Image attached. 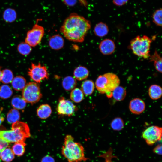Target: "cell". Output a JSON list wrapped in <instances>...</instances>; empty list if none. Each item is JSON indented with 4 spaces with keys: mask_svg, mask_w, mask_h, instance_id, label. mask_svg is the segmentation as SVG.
<instances>
[{
    "mask_svg": "<svg viewBox=\"0 0 162 162\" xmlns=\"http://www.w3.org/2000/svg\"><path fill=\"white\" fill-rule=\"evenodd\" d=\"M91 28L89 21L76 14L73 13L65 20L60 31L69 40L81 43L84 41Z\"/></svg>",
    "mask_w": 162,
    "mask_h": 162,
    "instance_id": "obj_1",
    "label": "cell"
},
{
    "mask_svg": "<svg viewBox=\"0 0 162 162\" xmlns=\"http://www.w3.org/2000/svg\"><path fill=\"white\" fill-rule=\"evenodd\" d=\"M61 152L68 162H81L88 160L85 156L83 146L80 142L75 141L70 135L65 136Z\"/></svg>",
    "mask_w": 162,
    "mask_h": 162,
    "instance_id": "obj_2",
    "label": "cell"
},
{
    "mask_svg": "<svg viewBox=\"0 0 162 162\" xmlns=\"http://www.w3.org/2000/svg\"><path fill=\"white\" fill-rule=\"evenodd\" d=\"M30 136V129L26 123L17 121L13 123L12 130H0V139L9 143L25 142Z\"/></svg>",
    "mask_w": 162,
    "mask_h": 162,
    "instance_id": "obj_3",
    "label": "cell"
},
{
    "mask_svg": "<svg viewBox=\"0 0 162 162\" xmlns=\"http://www.w3.org/2000/svg\"><path fill=\"white\" fill-rule=\"evenodd\" d=\"M120 83L118 76L112 72L100 75L96 80L95 85L98 91L101 94H106L109 97L112 95V92Z\"/></svg>",
    "mask_w": 162,
    "mask_h": 162,
    "instance_id": "obj_4",
    "label": "cell"
},
{
    "mask_svg": "<svg viewBox=\"0 0 162 162\" xmlns=\"http://www.w3.org/2000/svg\"><path fill=\"white\" fill-rule=\"evenodd\" d=\"M152 39L148 36L138 35L132 39L129 47L135 55L144 59H148Z\"/></svg>",
    "mask_w": 162,
    "mask_h": 162,
    "instance_id": "obj_5",
    "label": "cell"
},
{
    "mask_svg": "<svg viewBox=\"0 0 162 162\" xmlns=\"http://www.w3.org/2000/svg\"><path fill=\"white\" fill-rule=\"evenodd\" d=\"M22 94V97L26 102L31 104L38 102L42 97L39 85L34 82L26 84Z\"/></svg>",
    "mask_w": 162,
    "mask_h": 162,
    "instance_id": "obj_6",
    "label": "cell"
},
{
    "mask_svg": "<svg viewBox=\"0 0 162 162\" xmlns=\"http://www.w3.org/2000/svg\"><path fill=\"white\" fill-rule=\"evenodd\" d=\"M38 20L32 28L28 31L25 42L31 47H34L40 42L44 34V29L38 23Z\"/></svg>",
    "mask_w": 162,
    "mask_h": 162,
    "instance_id": "obj_7",
    "label": "cell"
},
{
    "mask_svg": "<svg viewBox=\"0 0 162 162\" xmlns=\"http://www.w3.org/2000/svg\"><path fill=\"white\" fill-rule=\"evenodd\" d=\"M28 75L30 78L37 83H40L42 80L49 79V75L47 68L40 63L36 64L33 63L31 67L28 69Z\"/></svg>",
    "mask_w": 162,
    "mask_h": 162,
    "instance_id": "obj_8",
    "label": "cell"
},
{
    "mask_svg": "<svg viewBox=\"0 0 162 162\" xmlns=\"http://www.w3.org/2000/svg\"><path fill=\"white\" fill-rule=\"evenodd\" d=\"M162 128L157 126L148 127L142 132V136L147 144L152 146L161 140Z\"/></svg>",
    "mask_w": 162,
    "mask_h": 162,
    "instance_id": "obj_9",
    "label": "cell"
},
{
    "mask_svg": "<svg viewBox=\"0 0 162 162\" xmlns=\"http://www.w3.org/2000/svg\"><path fill=\"white\" fill-rule=\"evenodd\" d=\"M77 108L70 100L60 97L57 107L58 114L61 116H70L77 110Z\"/></svg>",
    "mask_w": 162,
    "mask_h": 162,
    "instance_id": "obj_10",
    "label": "cell"
},
{
    "mask_svg": "<svg viewBox=\"0 0 162 162\" xmlns=\"http://www.w3.org/2000/svg\"><path fill=\"white\" fill-rule=\"evenodd\" d=\"M101 53L104 55L112 54L115 52L116 46L114 42L112 40L106 38L102 40L99 46Z\"/></svg>",
    "mask_w": 162,
    "mask_h": 162,
    "instance_id": "obj_11",
    "label": "cell"
},
{
    "mask_svg": "<svg viewBox=\"0 0 162 162\" xmlns=\"http://www.w3.org/2000/svg\"><path fill=\"white\" fill-rule=\"evenodd\" d=\"M129 108L130 111L133 113L139 115L144 111L146 108V104L142 99L135 98L130 100L129 104Z\"/></svg>",
    "mask_w": 162,
    "mask_h": 162,
    "instance_id": "obj_12",
    "label": "cell"
},
{
    "mask_svg": "<svg viewBox=\"0 0 162 162\" xmlns=\"http://www.w3.org/2000/svg\"><path fill=\"white\" fill-rule=\"evenodd\" d=\"M64 38L59 34H56L51 37L49 39V44L52 49L58 50L62 49L64 45Z\"/></svg>",
    "mask_w": 162,
    "mask_h": 162,
    "instance_id": "obj_13",
    "label": "cell"
},
{
    "mask_svg": "<svg viewBox=\"0 0 162 162\" xmlns=\"http://www.w3.org/2000/svg\"><path fill=\"white\" fill-rule=\"evenodd\" d=\"M52 112L51 107L47 104L41 105L38 108L37 110L38 116L42 119L47 118L50 116Z\"/></svg>",
    "mask_w": 162,
    "mask_h": 162,
    "instance_id": "obj_14",
    "label": "cell"
},
{
    "mask_svg": "<svg viewBox=\"0 0 162 162\" xmlns=\"http://www.w3.org/2000/svg\"><path fill=\"white\" fill-rule=\"evenodd\" d=\"M89 72L85 67L79 66L76 68L74 72V75L75 79L82 81L86 79L88 76Z\"/></svg>",
    "mask_w": 162,
    "mask_h": 162,
    "instance_id": "obj_15",
    "label": "cell"
},
{
    "mask_svg": "<svg viewBox=\"0 0 162 162\" xmlns=\"http://www.w3.org/2000/svg\"><path fill=\"white\" fill-rule=\"evenodd\" d=\"M94 31L96 36L102 37L108 34L109 32V28L106 23L101 22L96 25L94 27Z\"/></svg>",
    "mask_w": 162,
    "mask_h": 162,
    "instance_id": "obj_16",
    "label": "cell"
},
{
    "mask_svg": "<svg viewBox=\"0 0 162 162\" xmlns=\"http://www.w3.org/2000/svg\"><path fill=\"white\" fill-rule=\"evenodd\" d=\"M148 59L150 62H153L154 65L156 70L161 73L162 72V58L156 50L152 55H151Z\"/></svg>",
    "mask_w": 162,
    "mask_h": 162,
    "instance_id": "obj_17",
    "label": "cell"
},
{
    "mask_svg": "<svg viewBox=\"0 0 162 162\" xmlns=\"http://www.w3.org/2000/svg\"><path fill=\"white\" fill-rule=\"evenodd\" d=\"M148 94L151 99L154 100L158 99L160 98L162 96L161 88L157 85H152L148 89Z\"/></svg>",
    "mask_w": 162,
    "mask_h": 162,
    "instance_id": "obj_18",
    "label": "cell"
},
{
    "mask_svg": "<svg viewBox=\"0 0 162 162\" xmlns=\"http://www.w3.org/2000/svg\"><path fill=\"white\" fill-rule=\"evenodd\" d=\"M11 84L13 88L18 91L23 90L26 85V80L23 76H17L13 78Z\"/></svg>",
    "mask_w": 162,
    "mask_h": 162,
    "instance_id": "obj_19",
    "label": "cell"
},
{
    "mask_svg": "<svg viewBox=\"0 0 162 162\" xmlns=\"http://www.w3.org/2000/svg\"><path fill=\"white\" fill-rule=\"evenodd\" d=\"M62 84L65 90L70 91L76 87L77 85V82L74 78L70 76H68L63 79Z\"/></svg>",
    "mask_w": 162,
    "mask_h": 162,
    "instance_id": "obj_20",
    "label": "cell"
},
{
    "mask_svg": "<svg viewBox=\"0 0 162 162\" xmlns=\"http://www.w3.org/2000/svg\"><path fill=\"white\" fill-rule=\"evenodd\" d=\"M82 91L86 96L91 95L93 92L95 85L92 80H88L84 81L81 85Z\"/></svg>",
    "mask_w": 162,
    "mask_h": 162,
    "instance_id": "obj_21",
    "label": "cell"
},
{
    "mask_svg": "<svg viewBox=\"0 0 162 162\" xmlns=\"http://www.w3.org/2000/svg\"><path fill=\"white\" fill-rule=\"evenodd\" d=\"M26 103L22 97L20 95L14 96L11 101L12 106L14 109L17 110L24 109L26 106Z\"/></svg>",
    "mask_w": 162,
    "mask_h": 162,
    "instance_id": "obj_22",
    "label": "cell"
},
{
    "mask_svg": "<svg viewBox=\"0 0 162 162\" xmlns=\"http://www.w3.org/2000/svg\"><path fill=\"white\" fill-rule=\"evenodd\" d=\"M126 95V91L123 87L118 86L112 92V96L117 101H121L124 100Z\"/></svg>",
    "mask_w": 162,
    "mask_h": 162,
    "instance_id": "obj_23",
    "label": "cell"
},
{
    "mask_svg": "<svg viewBox=\"0 0 162 162\" xmlns=\"http://www.w3.org/2000/svg\"><path fill=\"white\" fill-rule=\"evenodd\" d=\"M3 17L4 20L8 23H11L15 20L17 14L15 10L11 8H8L4 12Z\"/></svg>",
    "mask_w": 162,
    "mask_h": 162,
    "instance_id": "obj_24",
    "label": "cell"
},
{
    "mask_svg": "<svg viewBox=\"0 0 162 162\" xmlns=\"http://www.w3.org/2000/svg\"><path fill=\"white\" fill-rule=\"evenodd\" d=\"M25 142H15L12 147V150L14 155L18 156L23 155L25 151Z\"/></svg>",
    "mask_w": 162,
    "mask_h": 162,
    "instance_id": "obj_25",
    "label": "cell"
},
{
    "mask_svg": "<svg viewBox=\"0 0 162 162\" xmlns=\"http://www.w3.org/2000/svg\"><path fill=\"white\" fill-rule=\"evenodd\" d=\"M14 158V154L11 149L8 147L3 149L1 152L0 158L4 162H10Z\"/></svg>",
    "mask_w": 162,
    "mask_h": 162,
    "instance_id": "obj_26",
    "label": "cell"
},
{
    "mask_svg": "<svg viewBox=\"0 0 162 162\" xmlns=\"http://www.w3.org/2000/svg\"><path fill=\"white\" fill-rule=\"evenodd\" d=\"M20 118V113L15 109H11L9 110L7 115V120L10 124H13L18 121Z\"/></svg>",
    "mask_w": 162,
    "mask_h": 162,
    "instance_id": "obj_27",
    "label": "cell"
},
{
    "mask_svg": "<svg viewBox=\"0 0 162 162\" xmlns=\"http://www.w3.org/2000/svg\"><path fill=\"white\" fill-rule=\"evenodd\" d=\"M84 98V94L82 91L77 88L72 91L70 94L71 99L75 102L78 103L81 102Z\"/></svg>",
    "mask_w": 162,
    "mask_h": 162,
    "instance_id": "obj_28",
    "label": "cell"
},
{
    "mask_svg": "<svg viewBox=\"0 0 162 162\" xmlns=\"http://www.w3.org/2000/svg\"><path fill=\"white\" fill-rule=\"evenodd\" d=\"M2 74L1 81L4 84H8L11 82L13 78L14 75L12 71L8 69L2 71Z\"/></svg>",
    "mask_w": 162,
    "mask_h": 162,
    "instance_id": "obj_29",
    "label": "cell"
},
{
    "mask_svg": "<svg viewBox=\"0 0 162 162\" xmlns=\"http://www.w3.org/2000/svg\"><path fill=\"white\" fill-rule=\"evenodd\" d=\"M110 126L114 130H121L124 128V121L120 117H116L110 123Z\"/></svg>",
    "mask_w": 162,
    "mask_h": 162,
    "instance_id": "obj_30",
    "label": "cell"
},
{
    "mask_svg": "<svg viewBox=\"0 0 162 162\" xmlns=\"http://www.w3.org/2000/svg\"><path fill=\"white\" fill-rule=\"evenodd\" d=\"M13 94L11 88L7 85H3L0 87V98L6 99L10 97Z\"/></svg>",
    "mask_w": 162,
    "mask_h": 162,
    "instance_id": "obj_31",
    "label": "cell"
},
{
    "mask_svg": "<svg viewBox=\"0 0 162 162\" xmlns=\"http://www.w3.org/2000/svg\"><path fill=\"white\" fill-rule=\"evenodd\" d=\"M17 50L21 54L27 56L30 53L32 50V48L29 45L25 42H21L18 45Z\"/></svg>",
    "mask_w": 162,
    "mask_h": 162,
    "instance_id": "obj_32",
    "label": "cell"
},
{
    "mask_svg": "<svg viewBox=\"0 0 162 162\" xmlns=\"http://www.w3.org/2000/svg\"><path fill=\"white\" fill-rule=\"evenodd\" d=\"M152 21L157 26H161L162 23V10L160 8L155 11L152 15Z\"/></svg>",
    "mask_w": 162,
    "mask_h": 162,
    "instance_id": "obj_33",
    "label": "cell"
},
{
    "mask_svg": "<svg viewBox=\"0 0 162 162\" xmlns=\"http://www.w3.org/2000/svg\"><path fill=\"white\" fill-rule=\"evenodd\" d=\"M41 162H55L54 159L51 156L47 155L43 157Z\"/></svg>",
    "mask_w": 162,
    "mask_h": 162,
    "instance_id": "obj_34",
    "label": "cell"
},
{
    "mask_svg": "<svg viewBox=\"0 0 162 162\" xmlns=\"http://www.w3.org/2000/svg\"><path fill=\"white\" fill-rule=\"evenodd\" d=\"M128 0H112L113 4L117 6H122L126 4Z\"/></svg>",
    "mask_w": 162,
    "mask_h": 162,
    "instance_id": "obj_35",
    "label": "cell"
},
{
    "mask_svg": "<svg viewBox=\"0 0 162 162\" xmlns=\"http://www.w3.org/2000/svg\"><path fill=\"white\" fill-rule=\"evenodd\" d=\"M162 145L158 144L154 148L153 152L156 154L161 155L162 154Z\"/></svg>",
    "mask_w": 162,
    "mask_h": 162,
    "instance_id": "obj_36",
    "label": "cell"
},
{
    "mask_svg": "<svg viewBox=\"0 0 162 162\" xmlns=\"http://www.w3.org/2000/svg\"><path fill=\"white\" fill-rule=\"evenodd\" d=\"M9 145L8 143L0 139V151H2L4 149L8 147Z\"/></svg>",
    "mask_w": 162,
    "mask_h": 162,
    "instance_id": "obj_37",
    "label": "cell"
},
{
    "mask_svg": "<svg viewBox=\"0 0 162 162\" xmlns=\"http://www.w3.org/2000/svg\"><path fill=\"white\" fill-rule=\"evenodd\" d=\"M2 109H0V125H1L2 122L4 121V118L2 114Z\"/></svg>",
    "mask_w": 162,
    "mask_h": 162,
    "instance_id": "obj_38",
    "label": "cell"
},
{
    "mask_svg": "<svg viewBox=\"0 0 162 162\" xmlns=\"http://www.w3.org/2000/svg\"><path fill=\"white\" fill-rule=\"evenodd\" d=\"M80 2L84 6H86L87 3L85 0H79Z\"/></svg>",
    "mask_w": 162,
    "mask_h": 162,
    "instance_id": "obj_39",
    "label": "cell"
},
{
    "mask_svg": "<svg viewBox=\"0 0 162 162\" xmlns=\"http://www.w3.org/2000/svg\"><path fill=\"white\" fill-rule=\"evenodd\" d=\"M2 70H1V67H0V81L1 80V77L2 76Z\"/></svg>",
    "mask_w": 162,
    "mask_h": 162,
    "instance_id": "obj_40",
    "label": "cell"
},
{
    "mask_svg": "<svg viewBox=\"0 0 162 162\" xmlns=\"http://www.w3.org/2000/svg\"><path fill=\"white\" fill-rule=\"evenodd\" d=\"M2 151H0V154H1V152Z\"/></svg>",
    "mask_w": 162,
    "mask_h": 162,
    "instance_id": "obj_41",
    "label": "cell"
}]
</instances>
